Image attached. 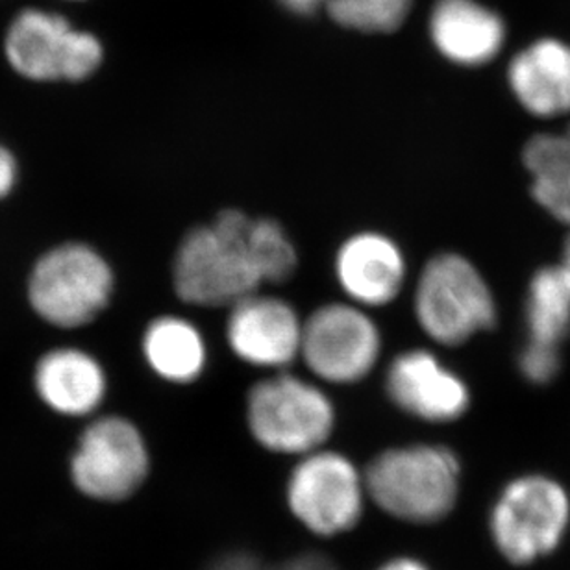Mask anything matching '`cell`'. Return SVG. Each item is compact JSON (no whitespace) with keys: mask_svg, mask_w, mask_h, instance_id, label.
Listing matches in <instances>:
<instances>
[{"mask_svg":"<svg viewBox=\"0 0 570 570\" xmlns=\"http://www.w3.org/2000/svg\"><path fill=\"white\" fill-rule=\"evenodd\" d=\"M250 217L225 209L214 225L193 228L176 250L173 284L191 306H234L258 293V273L247 250Z\"/></svg>","mask_w":570,"mask_h":570,"instance_id":"cell-1","label":"cell"},{"mask_svg":"<svg viewBox=\"0 0 570 570\" xmlns=\"http://www.w3.org/2000/svg\"><path fill=\"white\" fill-rule=\"evenodd\" d=\"M460 461L435 444H412L376 455L365 472L367 494L399 521L432 524L454 510Z\"/></svg>","mask_w":570,"mask_h":570,"instance_id":"cell-2","label":"cell"},{"mask_svg":"<svg viewBox=\"0 0 570 570\" xmlns=\"http://www.w3.org/2000/svg\"><path fill=\"white\" fill-rule=\"evenodd\" d=\"M116 278L105 256L86 243H61L33 264L27 295L33 313L56 328H82L110 304Z\"/></svg>","mask_w":570,"mask_h":570,"instance_id":"cell-3","label":"cell"},{"mask_svg":"<svg viewBox=\"0 0 570 570\" xmlns=\"http://www.w3.org/2000/svg\"><path fill=\"white\" fill-rule=\"evenodd\" d=\"M413 304L424 334L439 345H463L497 321L488 282L460 254H439L424 265Z\"/></svg>","mask_w":570,"mask_h":570,"instance_id":"cell-4","label":"cell"},{"mask_svg":"<svg viewBox=\"0 0 570 570\" xmlns=\"http://www.w3.org/2000/svg\"><path fill=\"white\" fill-rule=\"evenodd\" d=\"M247 423L264 449L306 455L323 449L332 435L334 404L312 382L282 373L250 390Z\"/></svg>","mask_w":570,"mask_h":570,"instance_id":"cell-5","label":"cell"},{"mask_svg":"<svg viewBox=\"0 0 570 570\" xmlns=\"http://www.w3.org/2000/svg\"><path fill=\"white\" fill-rule=\"evenodd\" d=\"M4 52L13 71L33 82H80L102 63V45L66 17L24 10L11 21Z\"/></svg>","mask_w":570,"mask_h":570,"instance_id":"cell-6","label":"cell"},{"mask_svg":"<svg viewBox=\"0 0 570 570\" xmlns=\"http://www.w3.org/2000/svg\"><path fill=\"white\" fill-rule=\"evenodd\" d=\"M365 497V476L346 455L332 450L302 455L287 482L291 513L321 538H335L356 527Z\"/></svg>","mask_w":570,"mask_h":570,"instance_id":"cell-7","label":"cell"},{"mask_svg":"<svg viewBox=\"0 0 570 570\" xmlns=\"http://www.w3.org/2000/svg\"><path fill=\"white\" fill-rule=\"evenodd\" d=\"M569 521V494L560 483L547 476H522L500 494L491 532L511 563L527 566L556 550Z\"/></svg>","mask_w":570,"mask_h":570,"instance_id":"cell-8","label":"cell"},{"mask_svg":"<svg viewBox=\"0 0 570 570\" xmlns=\"http://www.w3.org/2000/svg\"><path fill=\"white\" fill-rule=\"evenodd\" d=\"M147 443L128 419L108 415L89 424L72 454V482L83 494L102 502L132 497L147 480Z\"/></svg>","mask_w":570,"mask_h":570,"instance_id":"cell-9","label":"cell"},{"mask_svg":"<svg viewBox=\"0 0 570 570\" xmlns=\"http://www.w3.org/2000/svg\"><path fill=\"white\" fill-rule=\"evenodd\" d=\"M382 337L356 304H326L302 323L301 357L328 384H354L379 362Z\"/></svg>","mask_w":570,"mask_h":570,"instance_id":"cell-10","label":"cell"},{"mask_svg":"<svg viewBox=\"0 0 570 570\" xmlns=\"http://www.w3.org/2000/svg\"><path fill=\"white\" fill-rule=\"evenodd\" d=\"M527 345L519 356L522 376L544 385L561 368V345L570 335V285L560 265L543 267L528 285L524 302Z\"/></svg>","mask_w":570,"mask_h":570,"instance_id":"cell-11","label":"cell"},{"mask_svg":"<svg viewBox=\"0 0 570 570\" xmlns=\"http://www.w3.org/2000/svg\"><path fill=\"white\" fill-rule=\"evenodd\" d=\"M226 340L243 362L282 368L301 356L302 321L284 298L254 293L232 306Z\"/></svg>","mask_w":570,"mask_h":570,"instance_id":"cell-12","label":"cell"},{"mask_svg":"<svg viewBox=\"0 0 570 570\" xmlns=\"http://www.w3.org/2000/svg\"><path fill=\"white\" fill-rule=\"evenodd\" d=\"M385 390L402 412L428 423H450L471 406L465 382L428 351L399 354L387 368Z\"/></svg>","mask_w":570,"mask_h":570,"instance_id":"cell-13","label":"cell"},{"mask_svg":"<svg viewBox=\"0 0 570 570\" xmlns=\"http://www.w3.org/2000/svg\"><path fill=\"white\" fill-rule=\"evenodd\" d=\"M335 276L356 306H385L395 301L406 281V259L390 237L362 232L341 245Z\"/></svg>","mask_w":570,"mask_h":570,"instance_id":"cell-14","label":"cell"},{"mask_svg":"<svg viewBox=\"0 0 570 570\" xmlns=\"http://www.w3.org/2000/svg\"><path fill=\"white\" fill-rule=\"evenodd\" d=\"M33 390L52 412L88 417L105 402L108 380L97 357L75 346H61L39 357Z\"/></svg>","mask_w":570,"mask_h":570,"instance_id":"cell-15","label":"cell"},{"mask_svg":"<svg viewBox=\"0 0 570 570\" xmlns=\"http://www.w3.org/2000/svg\"><path fill=\"white\" fill-rule=\"evenodd\" d=\"M439 52L460 66H483L505 41L502 17L476 0H439L430 19Z\"/></svg>","mask_w":570,"mask_h":570,"instance_id":"cell-16","label":"cell"},{"mask_svg":"<svg viewBox=\"0 0 570 570\" xmlns=\"http://www.w3.org/2000/svg\"><path fill=\"white\" fill-rule=\"evenodd\" d=\"M510 88L524 110L535 117L570 114V47L539 39L511 60Z\"/></svg>","mask_w":570,"mask_h":570,"instance_id":"cell-17","label":"cell"},{"mask_svg":"<svg viewBox=\"0 0 570 570\" xmlns=\"http://www.w3.org/2000/svg\"><path fill=\"white\" fill-rule=\"evenodd\" d=\"M142 356L159 379L173 384L195 382L208 362L200 330L175 315H165L148 324L142 335Z\"/></svg>","mask_w":570,"mask_h":570,"instance_id":"cell-18","label":"cell"},{"mask_svg":"<svg viewBox=\"0 0 570 570\" xmlns=\"http://www.w3.org/2000/svg\"><path fill=\"white\" fill-rule=\"evenodd\" d=\"M522 161L532 176V197L552 217L570 226V127L538 134L524 145Z\"/></svg>","mask_w":570,"mask_h":570,"instance_id":"cell-19","label":"cell"},{"mask_svg":"<svg viewBox=\"0 0 570 570\" xmlns=\"http://www.w3.org/2000/svg\"><path fill=\"white\" fill-rule=\"evenodd\" d=\"M247 250L262 284L284 282L296 269L295 245L276 220L250 219Z\"/></svg>","mask_w":570,"mask_h":570,"instance_id":"cell-20","label":"cell"},{"mask_svg":"<svg viewBox=\"0 0 570 570\" xmlns=\"http://www.w3.org/2000/svg\"><path fill=\"white\" fill-rule=\"evenodd\" d=\"M330 16L362 32H391L406 21L412 0H326Z\"/></svg>","mask_w":570,"mask_h":570,"instance_id":"cell-21","label":"cell"},{"mask_svg":"<svg viewBox=\"0 0 570 570\" xmlns=\"http://www.w3.org/2000/svg\"><path fill=\"white\" fill-rule=\"evenodd\" d=\"M19 181V161L10 148L0 142V200L16 191Z\"/></svg>","mask_w":570,"mask_h":570,"instance_id":"cell-22","label":"cell"},{"mask_svg":"<svg viewBox=\"0 0 570 570\" xmlns=\"http://www.w3.org/2000/svg\"><path fill=\"white\" fill-rule=\"evenodd\" d=\"M208 570H271L250 554H228L215 561Z\"/></svg>","mask_w":570,"mask_h":570,"instance_id":"cell-23","label":"cell"},{"mask_svg":"<svg viewBox=\"0 0 570 570\" xmlns=\"http://www.w3.org/2000/svg\"><path fill=\"white\" fill-rule=\"evenodd\" d=\"M271 570H337L330 561L324 560L321 556H298L287 561L281 567H271Z\"/></svg>","mask_w":570,"mask_h":570,"instance_id":"cell-24","label":"cell"},{"mask_svg":"<svg viewBox=\"0 0 570 570\" xmlns=\"http://www.w3.org/2000/svg\"><path fill=\"white\" fill-rule=\"evenodd\" d=\"M379 570H430L424 566L423 561L415 560V558H395L390 560L384 566L380 567Z\"/></svg>","mask_w":570,"mask_h":570,"instance_id":"cell-25","label":"cell"},{"mask_svg":"<svg viewBox=\"0 0 570 570\" xmlns=\"http://www.w3.org/2000/svg\"><path fill=\"white\" fill-rule=\"evenodd\" d=\"M281 2L295 13H312L317 10L318 4H323L324 0H281Z\"/></svg>","mask_w":570,"mask_h":570,"instance_id":"cell-26","label":"cell"},{"mask_svg":"<svg viewBox=\"0 0 570 570\" xmlns=\"http://www.w3.org/2000/svg\"><path fill=\"white\" fill-rule=\"evenodd\" d=\"M560 267L570 285V236L567 237L566 247H563V258H561Z\"/></svg>","mask_w":570,"mask_h":570,"instance_id":"cell-27","label":"cell"}]
</instances>
